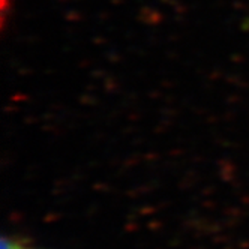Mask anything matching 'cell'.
<instances>
[{"instance_id":"cell-1","label":"cell","mask_w":249,"mask_h":249,"mask_svg":"<svg viewBox=\"0 0 249 249\" xmlns=\"http://www.w3.org/2000/svg\"><path fill=\"white\" fill-rule=\"evenodd\" d=\"M5 249H20V248H15V246H12V248H5Z\"/></svg>"}]
</instances>
